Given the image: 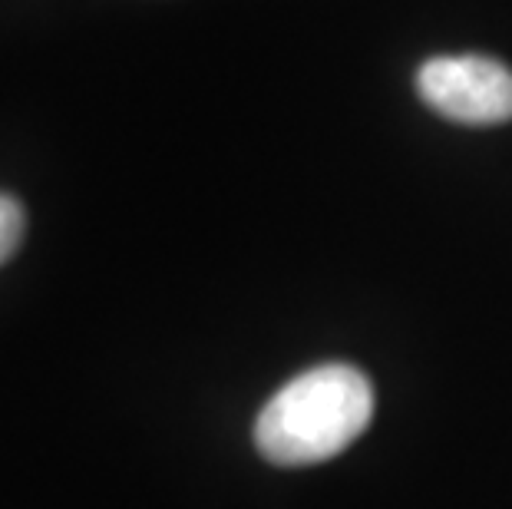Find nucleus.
I'll use <instances>...</instances> for the list:
<instances>
[{
    "label": "nucleus",
    "instance_id": "1",
    "mask_svg": "<svg viewBox=\"0 0 512 509\" xmlns=\"http://www.w3.org/2000/svg\"><path fill=\"white\" fill-rule=\"evenodd\" d=\"M374 417V387L351 364H321L298 374L261 407L255 447L278 467L331 460L361 437Z\"/></svg>",
    "mask_w": 512,
    "mask_h": 509
},
{
    "label": "nucleus",
    "instance_id": "2",
    "mask_svg": "<svg viewBox=\"0 0 512 509\" xmlns=\"http://www.w3.org/2000/svg\"><path fill=\"white\" fill-rule=\"evenodd\" d=\"M420 100L453 123L499 126L512 119V70L489 57H433L417 73Z\"/></svg>",
    "mask_w": 512,
    "mask_h": 509
},
{
    "label": "nucleus",
    "instance_id": "3",
    "mask_svg": "<svg viewBox=\"0 0 512 509\" xmlns=\"http://www.w3.org/2000/svg\"><path fill=\"white\" fill-rule=\"evenodd\" d=\"M24 229H27L24 205H20L14 196H4V192H0V265L17 252Z\"/></svg>",
    "mask_w": 512,
    "mask_h": 509
}]
</instances>
